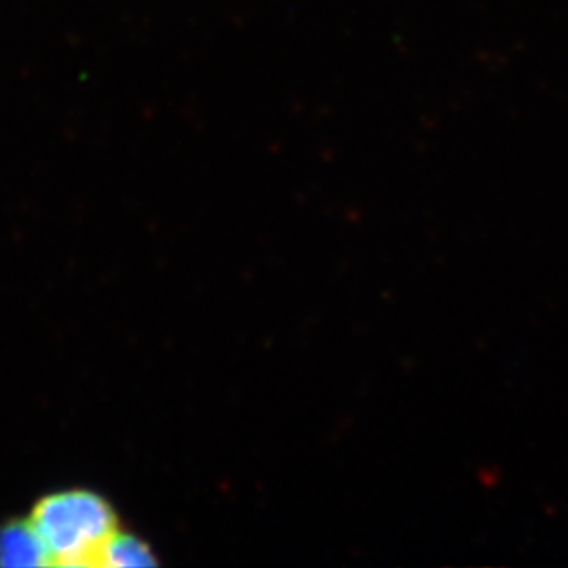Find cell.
Listing matches in <instances>:
<instances>
[{
	"label": "cell",
	"mask_w": 568,
	"mask_h": 568,
	"mask_svg": "<svg viewBox=\"0 0 568 568\" xmlns=\"http://www.w3.org/2000/svg\"><path fill=\"white\" fill-rule=\"evenodd\" d=\"M0 567H52L30 519L11 520L0 528Z\"/></svg>",
	"instance_id": "obj_2"
},
{
	"label": "cell",
	"mask_w": 568,
	"mask_h": 568,
	"mask_svg": "<svg viewBox=\"0 0 568 568\" xmlns=\"http://www.w3.org/2000/svg\"><path fill=\"white\" fill-rule=\"evenodd\" d=\"M156 559L148 545L140 537L116 531L103 548L98 567L134 568L155 567Z\"/></svg>",
	"instance_id": "obj_3"
},
{
	"label": "cell",
	"mask_w": 568,
	"mask_h": 568,
	"mask_svg": "<svg viewBox=\"0 0 568 568\" xmlns=\"http://www.w3.org/2000/svg\"><path fill=\"white\" fill-rule=\"evenodd\" d=\"M30 523L50 565L58 567H98L103 548L120 530L113 506L87 489L47 495L33 508Z\"/></svg>",
	"instance_id": "obj_1"
}]
</instances>
